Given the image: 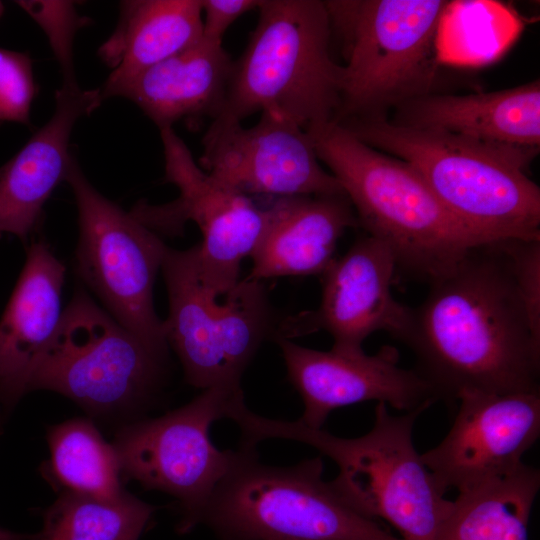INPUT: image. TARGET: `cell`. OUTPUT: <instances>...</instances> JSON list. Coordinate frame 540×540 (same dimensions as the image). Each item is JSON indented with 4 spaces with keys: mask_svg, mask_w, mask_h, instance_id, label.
I'll return each mask as SVG.
<instances>
[{
    "mask_svg": "<svg viewBox=\"0 0 540 540\" xmlns=\"http://www.w3.org/2000/svg\"><path fill=\"white\" fill-rule=\"evenodd\" d=\"M504 242L471 250L411 308L400 341L437 400L539 391L540 336L517 292Z\"/></svg>",
    "mask_w": 540,
    "mask_h": 540,
    "instance_id": "6da1fadb",
    "label": "cell"
},
{
    "mask_svg": "<svg viewBox=\"0 0 540 540\" xmlns=\"http://www.w3.org/2000/svg\"><path fill=\"white\" fill-rule=\"evenodd\" d=\"M339 124L412 166L469 227L497 241L540 239V188L527 175L538 147L404 126L381 115Z\"/></svg>",
    "mask_w": 540,
    "mask_h": 540,
    "instance_id": "7a4b0ae2",
    "label": "cell"
},
{
    "mask_svg": "<svg viewBox=\"0 0 540 540\" xmlns=\"http://www.w3.org/2000/svg\"><path fill=\"white\" fill-rule=\"evenodd\" d=\"M426 409L392 415L379 402L372 428L355 438L338 437L299 420L263 417L245 402L234 407L229 419L240 428L241 443L285 439L317 449L337 465L331 483L356 511L387 521L403 540H433L451 500L445 499L413 443L416 419Z\"/></svg>",
    "mask_w": 540,
    "mask_h": 540,
    "instance_id": "3957f363",
    "label": "cell"
},
{
    "mask_svg": "<svg viewBox=\"0 0 540 540\" xmlns=\"http://www.w3.org/2000/svg\"><path fill=\"white\" fill-rule=\"evenodd\" d=\"M341 185L359 226L386 243L397 268L429 283L471 250L497 241L463 223L408 163L331 122L308 133Z\"/></svg>",
    "mask_w": 540,
    "mask_h": 540,
    "instance_id": "277c9868",
    "label": "cell"
},
{
    "mask_svg": "<svg viewBox=\"0 0 540 540\" xmlns=\"http://www.w3.org/2000/svg\"><path fill=\"white\" fill-rule=\"evenodd\" d=\"M247 46L233 63L213 123H242L256 112L284 117L306 132L334 121L343 66L330 54L325 1L261 0Z\"/></svg>",
    "mask_w": 540,
    "mask_h": 540,
    "instance_id": "5b68a950",
    "label": "cell"
},
{
    "mask_svg": "<svg viewBox=\"0 0 540 540\" xmlns=\"http://www.w3.org/2000/svg\"><path fill=\"white\" fill-rule=\"evenodd\" d=\"M320 457L277 467L240 443L238 457L200 517L220 540H403L351 507Z\"/></svg>",
    "mask_w": 540,
    "mask_h": 540,
    "instance_id": "8992f818",
    "label": "cell"
},
{
    "mask_svg": "<svg viewBox=\"0 0 540 540\" xmlns=\"http://www.w3.org/2000/svg\"><path fill=\"white\" fill-rule=\"evenodd\" d=\"M330 25L346 35L341 104L333 122L379 115L426 94L442 0L325 1Z\"/></svg>",
    "mask_w": 540,
    "mask_h": 540,
    "instance_id": "52a82bcc",
    "label": "cell"
},
{
    "mask_svg": "<svg viewBox=\"0 0 540 540\" xmlns=\"http://www.w3.org/2000/svg\"><path fill=\"white\" fill-rule=\"evenodd\" d=\"M161 270L169 301L165 336L186 381L199 389L241 387V377L272 331V315L262 281L244 278L225 296L201 279L197 245L167 248Z\"/></svg>",
    "mask_w": 540,
    "mask_h": 540,
    "instance_id": "ba28073f",
    "label": "cell"
},
{
    "mask_svg": "<svg viewBox=\"0 0 540 540\" xmlns=\"http://www.w3.org/2000/svg\"><path fill=\"white\" fill-rule=\"evenodd\" d=\"M165 359L78 289L29 376L26 393L55 391L92 413L127 409L159 390Z\"/></svg>",
    "mask_w": 540,
    "mask_h": 540,
    "instance_id": "9c48e42d",
    "label": "cell"
},
{
    "mask_svg": "<svg viewBox=\"0 0 540 540\" xmlns=\"http://www.w3.org/2000/svg\"><path fill=\"white\" fill-rule=\"evenodd\" d=\"M78 211L76 270L105 310L154 351L168 343L153 304V287L167 246L131 212L98 192L73 157L66 180Z\"/></svg>",
    "mask_w": 540,
    "mask_h": 540,
    "instance_id": "30bf717a",
    "label": "cell"
},
{
    "mask_svg": "<svg viewBox=\"0 0 540 540\" xmlns=\"http://www.w3.org/2000/svg\"><path fill=\"white\" fill-rule=\"evenodd\" d=\"M242 396L241 387L205 389L188 404L126 425L116 434L112 445L121 474L177 499L180 534L199 525L212 492L238 457V449H218L209 430L213 422L227 418Z\"/></svg>",
    "mask_w": 540,
    "mask_h": 540,
    "instance_id": "8fae6325",
    "label": "cell"
},
{
    "mask_svg": "<svg viewBox=\"0 0 540 540\" xmlns=\"http://www.w3.org/2000/svg\"><path fill=\"white\" fill-rule=\"evenodd\" d=\"M160 135L165 180L179 195L164 205L140 203L131 213L156 233H179L187 221L195 222L202 234L197 244L200 277L216 295L225 296L240 281L241 263L261 238L266 210L204 171L173 128L161 129Z\"/></svg>",
    "mask_w": 540,
    "mask_h": 540,
    "instance_id": "7c38bea8",
    "label": "cell"
},
{
    "mask_svg": "<svg viewBox=\"0 0 540 540\" xmlns=\"http://www.w3.org/2000/svg\"><path fill=\"white\" fill-rule=\"evenodd\" d=\"M202 144L200 167L245 195H345L320 164L311 136L276 114L263 112L248 128L212 122Z\"/></svg>",
    "mask_w": 540,
    "mask_h": 540,
    "instance_id": "4fadbf2b",
    "label": "cell"
},
{
    "mask_svg": "<svg viewBox=\"0 0 540 540\" xmlns=\"http://www.w3.org/2000/svg\"><path fill=\"white\" fill-rule=\"evenodd\" d=\"M396 269L395 255L386 243L370 235L359 238L322 274L317 310L286 319L274 336L291 339L325 330L333 338L332 349L347 354L364 352L363 342L377 331L400 340L411 307L392 294Z\"/></svg>",
    "mask_w": 540,
    "mask_h": 540,
    "instance_id": "5bb4252c",
    "label": "cell"
},
{
    "mask_svg": "<svg viewBox=\"0 0 540 540\" xmlns=\"http://www.w3.org/2000/svg\"><path fill=\"white\" fill-rule=\"evenodd\" d=\"M458 402L446 436L421 454L444 494L513 472L540 435L539 391L469 392Z\"/></svg>",
    "mask_w": 540,
    "mask_h": 540,
    "instance_id": "9a60e30c",
    "label": "cell"
},
{
    "mask_svg": "<svg viewBox=\"0 0 540 540\" xmlns=\"http://www.w3.org/2000/svg\"><path fill=\"white\" fill-rule=\"evenodd\" d=\"M285 362L288 380L299 393L304 425L319 429L338 408L377 401L410 412L429 407L436 396L415 369L399 365V352L390 345L373 355L319 351L274 336Z\"/></svg>",
    "mask_w": 540,
    "mask_h": 540,
    "instance_id": "2e32d148",
    "label": "cell"
},
{
    "mask_svg": "<svg viewBox=\"0 0 540 540\" xmlns=\"http://www.w3.org/2000/svg\"><path fill=\"white\" fill-rule=\"evenodd\" d=\"M52 117L7 163L0 167V235L21 240L36 228L43 207L65 181L73 155L69 141L77 121L103 100L99 89L60 88Z\"/></svg>",
    "mask_w": 540,
    "mask_h": 540,
    "instance_id": "e0dca14e",
    "label": "cell"
},
{
    "mask_svg": "<svg viewBox=\"0 0 540 540\" xmlns=\"http://www.w3.org/2000/svg\"><path fill=\"white\" fill-rule=\"evenodd\" d=\"M250 258L249 280L322 275L343 233L359 226L346 195L275 197Z\"/></svg>",
    "mask_w": 540,
    "mask_h": 540,
    "instance_id": "ac0fdd59",
    "label": "cell"
},
{
    "mask_svg": "<svg viewBox=\"0 0 540 540\" xmlns=\"http://www.w3.org/2000/svg\"><path fill=\"white\" fill-rule=\"evenodd\" d=\"M65 267L43 241L30 245L0 319V410L26 394V384L58 327Z\"/></svg>",
    "mask_w": 540,
    "mask_h": 540,
    "instance_id": "d6986e66",
    "label": "cell"
},
{
    "mask_svg": "<svg viewBox=\"0 0 540 540\" xmlns=\"http://www.w3.org/2000/svg\"><path fill=\"white\" fill-rule=\"evenodd\" d=\"M234 61L222 43L204 38L145 69L102 95L135 103L155 125L181 119L216 118L223 106Z\"/></svg>",
    "mask_w": 540,
    "mask_h": 540,
    "instance_id": "ffe728a7",
    "label": "cell"
},
{
    "mask_svg": "<svg viewBox=\"0 0 540 540\" xmlns=\"http://www.w3.org/2000/svg\"><path fill=\"white\" fill-rule=\"evenodd\" d=\"M398 106L394 123L511 145L540 146V81L468 95L424 94Z\"/></svg>",
    "mask_w": 540,
    "mask_h": 540,
    "instance_id": "44dd1931",
    "label": "cell"
},
{
    "mask_svg": "<svg viewBox=\"0 0 540 540\" xmlns=\"http://www.w3.org/2000/svg\"><path fill=\"white\" fill-rule=\"evenodd\" d=\"M120 6L116 29L98 51L112 69L99 88L101 97L202 38L201 0L122 1Z\"/></svg>",
    "mask_w": 540,
    "mask_h": 540,
    "instance_id": "7402d4cb",
    "label": "cell"
},
{
    "mask_svg": "<svg viewBox=\"0 0 540 540\" xmlns=\"http://www.w3.org/2000/svg\"><path fill=\"white\" fill-rule=\"evenodd\" d=\"M540 472L523 463L513 472L458 492L433 540H529Z\"/></svg>",
    "mask_w": 540,
    "mask_h": 540,
    "instance_id": "603a6c76",
    "label": "cell"
},
{
    "mask_svg": "<svg viewBox=\"0 0 540 540\" xmlns=\"http://www.w3.org/2000/svg\"><path fill=\"white\" fill-rule=\"evenodd\" d=\"M47 441L50 459L44 474L62 491L104 500L126 494L116 451L90 420L74 418L53 425Z\"/></svg>",
    "mask_w": 540,
    "mask_h": 540,
    "instance_id": "cb8c5ba5",
    "label": "cell"
},
{
    "mask_svg": "<svg viewBox=\"0 0 540 540\" xmlns=\"http://www.w3.org/2000/svg\"><path fill=\"white\" fill-rule=\"evenodd\" d=\"M154 510L128 492L104 500L62 491L43 513L38 540H138Z\"/></svg>",
    "mask_w": 540,
    "mask_h": 540,
    "instance_id": "d4e9b609",
    "label": "cell"
},
{
    "mask_svg": "<svg viewBox=\"0 0 540 540\" xmlns=\"http://www.w3.org/2000/svg\"><path fill=\"white\" fill-rule=\"evenodd\" d=\"M46 34L51 49L61 68L62 88H79L77 83L73 44L77 31L90 20L79 15L72 1L32 0L16 1Z\"/></svg>",
    "mask_w": 540,
    "mask_h": 540,
    "instance_id": "484cf974",
    "label": "cell"
},
{
    "mask_svg": "<svg viewBox=\"0 0 540 540\" xmlns=\"http://www.w3.org/2000/svg\"><path fill=\"white\" fill-rule=\"evenodd\" d=\"M36 94L31 58L0 48V122L30 123Z\"/></svg>",
    "mask_w": 540,
    "mask_h": 540,
    "instance_id": "4316f807",
    "label": "cell"
},
{
    "mask_svg": "<svg viewBox=\"0 0 540 540\" xmlns=\"http://www.w3.org/2000/svg\"><path fill=\"white\" fill-rule=\"evenodd\" d=\"M504 247L528 320L540 336V239L507 240Z\"/></svg>",
    "mask_w": 540,
    "mask_h": 540,
    "instance_id": "83f0119b",
    "label": "cell"
},
{
    "mask_svg": "<svg viewBox=\"0 0 540 540\" xmlns=\"http://www.w3.org/2000/svg\"><path fill=\"white\" fill-rule=\"evenodd\" d=\"M261 0H201L202 38L222 43L227 29L243 14L257 9Z\"/></svg>",
    "mask_w": 540,
    "mask_h": 540,
    "instance_id": "f1b7e54d",
    "label": "cell"
},
{
    "mask_svg": "<svg viewBox=\"0 0 540 540\" xmlns=\"http://www.w3.org/2000/svg\"><path fill=\"white\" fill-rule=\"evenodd\" d=\"M0 540H38V534H22L0 528Z\"/></svg>",
    "mask_w": 540,
    "mask_h": 540,
    "instance_id": "f546056e",
    "label": "cell"
},
{
    "mask_svg": "<svg viewBox=\"0 0 540 540\" xmlns=\"http://www.w3.org/2000/svg\"><path fill=\"white\" fill-rule=\"evenodd\" d=\"M4 13V4L0 1V18Z\"/></svg>",
    "mask_w": 540,
    "mask_h": 540,
    "instance_id": "4dcf8cb0",
    "label": "cell"
},
{
    "mask_svg": "<svg viewBox=\"0 0 540 540\" xmlns=\"http://www.w3.org/2000/svg\"><path fill=\"white\" fill-rule=\"evenodd\" d=\"M1 413H2V411L0 410V418H1Z\"/></svg>",
    "mask_w": 540,
    "mask_h": 540,
    "instance_id": "1f68e13d",
    "label": "cell"
}]
</instances>
